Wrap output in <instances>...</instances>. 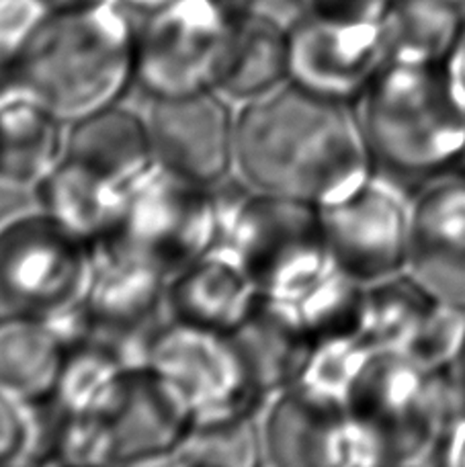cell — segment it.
Here are the masks:
<instances>
[{
	"mask_svg": "<svg viewBox=\"0 0 465 467\" xmlns=\"http://www.w3.org/2000/svg\"><path fill=\"white\" fill-rule=\"evenodd\" d=\"M236 171L253 191L320 210L377 174L355 105L328 101L292 82L238 107Z\"/></svg>",
	"mask_w": 465,
	"mask_h": 467,
	"instance_id": "obj_1",
	"label": "cell"
},
{
	"mask_svg": "<svg viewBox=\"0 0 465 467\" xmlns=\"http://www.w3.org/2000/svg\"><path fill=\"white\" fill-rule=\"evenodd\" d=\"M119 0L57 11L8 64V80L64 123L119 105L136 85L138 25Z\"/></svg>",
	"mask_w": 465,
	"mask_h": 467,
	"instance_id": "obj_2",
	"label": "cell"
},
{
	"mask_svg": "<svg viewBox=\"0 0 465 467\" xmlns=\"http://www.w3.org/2000/svg\"><path fill=\"white\" fill-rule=\"evenodd\" d=\"M355 109L381 177L418 191L460 171L465 101L451 66L388 62Z\"/></svg>",
	"mask_w": 465,
	"mask_h": 467,
	"instance_id": "obj_3",
	"label": "cell"
},
{
	"mask_svg": "<svg viewBox=\"0 0 465 467\" xmlns=\"http://www.w3.org/2000/svg\"><path fill=\"white\" fill-rule=\"evenodd\" d=\"M346 412L376 465H441L465 420V398L451 367L425 369L402 350L371 348L346 398Z\"/></svg>",
	"mask_w": 465,
	"mask_h": 467,
	"instance_id": "obj_4",
	"label": "cell"
},
{
	"mask_svg": "<svg viewBox=\"0 0 465 467\" xmlns=\"http://www.w3.org/2000/svg\"><path fill=\"white\" fill-rule=\"evenodd\" d=\"M223 203L222 244L234 250L263 297H294L335 265L320 207L259 191Z\"/></svg>",
	"mask_w": 465,
	"mask_h": 467,
	"instance_id": "obj_5",
	"label": "cell"
},
{
	"mask_svg": "<svg viewBox=\"0 0 465 467\" xmlns=\"http://www.w3.org/2000/svg\"><path fill=\"white\" fill-rule=\"evenodd\" d=\"M142 363L169 383L195 424L256 416L269 402L234 335L170 318L146 338Z\"/></svg>",
	"mask_w": 465,
	"mask_h": 467,
	"instance_id": "obj_6",
	"label": "cell"
},
{
	"mask_svg": "<svg viewBox=\"0 0 465 467\" xmlns=\"http://www.w3.org/2000/svg\"><path fill=\"white\" fill-rule=\"evenodd\" d=\"M95 248L62 230L44 212L0 228V316L64 322L82 312Z\"/></svg>",
	"mask_w": 465,
	"mask_h": 467,
	"instance_id": "obj_7",
	"label": "cell"
},
{
	"mask_svg": "<svg viewBox=\"0 0 465 467\" xmlns=\"http://www.w3.org/2000/svg\"><path fill=\"white\" fill-rule=\"evenodd\" d=\"M226 203L205 187L154 164L126 191L111 244L129 250L172 275L222 244ZM105 242V244H109Z\"/></svg>",
	"mask_w": 465,
	"mask_h": 467,
	"instance_id": "obj_8",
	"label": "cell"
},
{
	"mask_svg": "<svg viewBox=\"0 0 465 467\" xmlns=\"http://www.w3.org/2000/svg\"><path fill=\"white\" fill-rule=\"evenodd\" d=\"M236 25L212 0H174L138 25L136 85L150 99L215 90Z\"/></svg>",
	"mask_w": 465,
	"mask_h": 467,
	"instance_id": "obj_9",
	"label": "cell"
},
{
	"mask_svg": "<svg viewBox=\"0 0 465 467\" xmlns=\"http://www.w3.org/2000/svg\"><path fill=\"white\" fill-rule=\"evenodd\" d=\"M320 212L332 263L353 279L369 287L408 271L412 248L408 189L376 174L353 195Z\"/></svg>",
	"mask_w": 465,
	"mask_h": 467,
	"instance_id": "obj_10",
	"label": "cell"
},
{
	"mask_svg": "<svg viewBox=\"0 0 465 467\" xmlns=\"http://www.w3.org/2000/svg\"><path fill=\"white\" fill-rule=\"evenodd\" d=\"M287 33L289 82L328 101L356 105L388 62L384 23H340L304 15Z\"/></svg>",
	"mask_w": 465,
	"mask_h": 467,
	"instance_id": "obj_11",
	"label": "cell"
},
{
	"mask_svg": "<svg viewBox=\"0 0 465 467\" xmlns=\"http://www.w3.org/2000/svg\"><path fill=\"white\" fill-rule=\"evenodd\" d=\"M146 123L162 169L205 187L236 169V113L215 90L152 99Z\"/></svg>",
	"mask_w": 465,
	"mask_h": 467,
	"instance_id": "obj_12",
	"label": "cell"
},
{
	"mask_svg": "<svg viewBox=\"0 0 465 467\" xmlns=\"http://www.w3.org/2000/svg\"><path fill=\"white\" fill-rule=\"evenodd\" d=\"M267 462L289 467H376L345 406L287 388L269 400L261 427Z\"/></svg>",
	"mask_w": 465,
	"mask_h": 467,
	"instance_id": "obj_13",
	"label": "cell"
},
{
	"mask_svg": "<svg viewBox=\"0 0 465 467\" xmlns=\"http://www.w3.org/2000/svg\"><path fill=\"white\" fill-rule=\"evenodd\" d=\"M169 283L170 275L146 258L111 242L97 246L93 277L82 304L87 335L136 348V338L150 335L148 327L166 310Z\"/></svg>",
	"mask_w": 465,
	"mask_h": 467,
	"instance_id": "obj_14",
	"label": "cell"
},
{
	"mask_svg": "<svg viewBox=\"0 0 465 467\" xmlns=\"http://www.w3.org/2000/svg\"><path fill=\"white\" fill-rule=\"evenodd\" d=\"M113 465H169L193 429V416L169 383L144 363L131 367L107 416Z\"/></svg>",
	"mask_w": 465,
	"mask_h": 467,
	"instance_id": "obj_15",
	"label": "cell"
},
{
	"mask_svg": "<svg viewBox=\"0 0 465 467\" xmlns=\"http://www.w3.org/2000/svg\"><path fill=\"white\" fill-rule=\"evenodd\" d=\"M408 271L465 312V177L453 172L412 195Z\"/></svg>",
	"mask_w": 465,
	"mask_h": 467,
	"instance_id": "obj_16",
	"label": "cell"
},
{
	"mask_svg": "<svg viewBox=\"0 0 465 467\" xmlns=\"http://www.w3.org/2000/svg\"><path fill=\"white\" fill-rule=\"evenodd\" d=\"M263 302L234 250L218 244L170 277L166 310L172 320L236 335Z\"/></svg>",
	"mask_w": 465,
	"mask_h": 467,
	"instance_id": "obj_17",
	"label": "cell"
},
{
	"mask_svg": "<svg viewBox=\"0 0 465 467\" xmlns=\"http://www.w3.org/2000/svg\"><path fill=\"white\" fill-rule=\"evenodd\" d=\"M68 123L6 78L0 88V181L36 189L66 154Z\"/></svg>",
	"mask_w": 465,
	"mask_h": 467,
	"instance_id": "obj_18",
	"label": "cell"
},
{
	"mask_svg": "<svg viewBox=\"0 0 465 467\" xmlns=\"http://www.w3.org/2000/svg\"><path fill=\"white\" fill-rule=\"evenodd\" d=\"M39 212L88 246L109 242L119 228L126 189L66 156L36 187Z\"/></svg>",
	"mask_w": 465,
	"mask_h": 467,
	"instance_id": "obj_19",
	"label": "cell"
},
{
	"mask_svg": "<svg viewBox=\"0 0 465 467\" xmlns=\"http://www.w3.org/2000/svg\"><path fill=\"white\" fill-rule=\"evenodd\" d=\"M68 332L39 316H0V391L39 408L54 400Z\"/></svg>",
	"mask_w": 465,
	"mask_h": 467,
	"instance_id": "obj_20",
	"label": "cell"
},
{
	"mask_svg": "<svg viewBox=\"0 0 465 467\" xmlns=\"http://www.w3.org/2000/svg\"><path fill=\"white\" fill-rule=\"evenodd\" d=\"M66 156L126 191L156 164L146 117L121 103L68 125Z\"/></svg>",
	"mask_w": 465,
	"mask_h": 467,
	"instance_id": "obj_21",
	"label": "cell"
},
{
	"mask_svg": "<svg viewBox=\"0 0 465 467\" xmlns=\"http://www.w3.org/2000/svg\"><path fill=\"white\" fill-rule=\"evenodd\" d=\"M289 82L287 25L254 16L238 25L215 85L232 105H248L275 93Z\"/></svg>",
	"mask_w": 465,
	"mask_h": 467,
	"instance_id": "obj_22",
	"label": "cell"
},
{
	"mask_svg": "<svg viewBox=\"0 0 465 467\" xmlns=\"http://www.w3.org/2000/svg\"><path fill=\"white\" fill-rule=\"evenodd\" d=\"M138 365L126 347L97 335L74 338L66 350L60 381L52 404L77 416H107L126 388L131 367Z\"/></svg>",
	"mask_w": 465,
	"mask_h": 467,
	"instance_id": "obj_23",
	"label": "cell"
},
{
	"mask_svg": "<svg viewBox=\"0 0 465 467\" xmlns=\"http://www.w3.org/2000/svg\"><path fill=\"white\" fill-rule=\"evenodd\" d=\"M460 5L455 0H392L384 19L386 60L451 66L465 33Z\"/></svg>",
	"mask_w": 465,
	"mask_h": 467,
	"instance_id": "obj_24",
	"label": "cell"
},
{
	"mask_svg": "<svg viewBox=\"0 0 465 467\" xmlns=\"http://www.w3.org/2000/svg\"><path fill=\"white\" fill-rule=\"evenodd\" d=\"M234 338L269 400L294 386L314 345L285 304L269 297Z\"/></svg>",
	"mask_w": 465,
	"mask_h": 467,
	"instance_id": "obj_25",
	"label": "cell"
},
{
	"mask_svg": "<svg viewBox=\"0 0 465 467\" xmlns=\"http://www.w3.org/2000/svg\"><path fill=\"white\" fill-rule=\"evenodd\" d=\"M277 302L285 304L314 343L326 338L363 337L367 285L353 279L336 265L324 271L300 294Z\"/></svg>",
	"mask_w": 465,
	"mask_h": 467,
	"instance_id": "obj_26",
	"label": "cell"
},
{
	"mask_svg": "<svg viewBox=\"0 0 465 467\" xmlns=\"http://www.w3.org/2000/svg\"><path fill=\"white\" fill-rule=\"evenodd\" d=\"M443 299L404 271L367 287L363 337L376 348L404 350Z\"/></svg>",
	"mask_w": 465,
	"mask_h": 467,
	"instance_id": "obj_27",
	"label": "cell"
},
{
	"mask_svg": "<svg viewBox=\"0 0 465 467\" xmlns=\"http://www.w3.org/2000/svg\"><path fill=\"white\" fill-rule=\"evenodd\" d=\"M263 432L256 416H244L193 424L169 465L253 467L263 462Z\"/></svg>",
	"mask_w": 465,
	"mask_h": 467,
	"instance_id": "obj_28",
	"label": "cell"
},
{
	"mask_svg": "<svg viewBox=\"0 0 465 467\" xmlns=\"http://www.w3.org/2000/svg\"><path fill=\"white\" fill-rule=\"evenodd\" d=\"M371 348L363 337L318 340L312 345L292 388L346 408V398Z\"/></svg>",
	"mask_w": 465,
	"mask_h": 467,
	"instance_id": "obj_29",
	"label": "cell"
},
{
	"mask_svg": "<svg viewBox=\"0 0 465 467\" xmlns=\"http://www.w3.org/2000/svg\"><path fill=\"white\" fill-rule=\"evenodd\" d=\"M465 332V312L441 302L422 324L418 335L402 353L430 371L447 369L455 361Z\"/></svg>",
	"mask_w": 465,
	"mask_h": 467,
	"instance_id": "obj_30",
	"label": "cell"
},
{
	"mask_svg": "<svg viewBox=\"0 0 465 467\" xmlns=\"http://www.w3.org/2000/svg\"><path fill=\"white\" fill-rule=\"evenodd\" d=\"M37 441V408L0 391V465L33 462Z\"/></svg>",
	"mask_w": 465,
	"mask_h": 467,
	"instance_id": "obj_31",
	"label": "cell"
},
{
	"mask_svg": "<svg viewBox=\"0 0 465 467\" xmlns=\"http://www.w3.org/2000/svg\"><path fill=\"white\" fill-rule=\"evenodd\" d=\"M52 15L44 0H0V57L11 64Z\"/></svg>",
	"mask_w": 465,
	"mask_h": 467,
	"instance_id": "obj_32",
	"label": "cell"
},
{
	"mask_svg": "<svg viewBox=\"0 0 465 467\" xmlns=\"http://www.w3.org/2000/svg\"><path fill=\"white\" fill-rule=\"evenodd\" d=\"M392 0H305V15L340 23L381 25Z\"/></svg>",
	"mask_w": 465,
	"mask_h": 467,
	"instance_id": "obj_33",
	"label": "cell"
},
{
	"mask_svg": "<svg viewBox=\"0 0 465 467\" xmlns=\"http://www.w3.org/2000/svg\"><path fill=\"white\" fill-rule=\"evenodd\" d=\"M441 465L465 467V420L460 424V429L453 432L450 443H447Z\"/></svg>",
	"mask_w": 465,
	"mask_h": 467,
	"instance_id": "obj_34",
	"label": "cell"
},
{
	"mask_svg": "<svg viewBox=\"0 0 465 467\" xmlns=\"http://www.w3.org/2000/svg\"><path fill=\"white\" fill-rule=\"evenodd\" d=\"M451 72H453V78H455V82H458L460 93L465 101V33L460 41L458 52H455L453 60H451Z\"/></svg>",
	"mask_w": 465,
	"mask_h": 467,
	"instance_id": "obj_35",
	"label": "cell"
},
{
	"mask_svg": "<svg viewBox=\"0 0 465 467\" xmlns=\"http://www.w3.org/2000/svg\"><path fill=\"white\" fill-rule=\"evenodd\" d=\"M123 6H128L129 11H140L144 15H150L160 11V8L172 5L174 0H119Z\"/></svg>",
	"mask_w": 465,
	"mask_h": 467,
	"instance_id": "obj_36",
	"label": "cell"
},
{
	"mask_svg": "<svg viewBox=\"0 0 465 467\" xmlns=\"http://www.w3.org/2000/svg\"><path fill=\"white\" fill-rule=\"evenodd\" d=\"M451 373L455 381H458V386L461 389V394L465 398V332H463V338H461V345L458 355H455V361L451 365Z\"/></svg>",
	"mask_w": 465,
	"mask_h": 467,
	"instance_id": "obj_37",
	"label": "cell"
},
{
	"mask_svg": "<svg viewBox=\"0 0 465 467\" xmlns=\"http://www.w3.org/2000/svg\"><path fill=\"white\" fill-rule=\"evenodd\" d=\"M44 3L49 6V11L57 13V11H72V8L97 5L101 3V0H44Z\"/></svg>",
	"mask_w": 465,
	"mask_h": 467,
	"instance_id": "obj_38",
	"label": "cell"
},
{
	"mask_svg": "<svg viewBox=\"0 0 465 467\" xmlns=\"http://www.w3.org/2000/svg\"><path fill=\"white\" fill-rule=\"evenodd\" d=\"M6 78H8V64L3 60V57H0V88H3Z\"/></svg>",
	"mask_w": 465,
	"mask_h": 467,
	"instance_id": "obj_39",
	"label": "cell"
},
{
	"mask_svg": "<svg viewBox=\"0 0 465 467\" xmlns=\"http://www.w3.org/2000/svg\"><path fill=\"white\" fill-rule=\"evenodd\" d=\"M460 174H463V177H465V156H463V162H461V166H460V171H458Z\"/></svg>",
	"mask_w": 465,
	"mask_h": 467,
	"instance_id": "obj_40",
	"label": "cell"
},
{
	"mask_svg": "<svg viewBox=\"0 0 465 467\" xmlns=\"http://www.w3.org/2000/svg\"><path fill=\"white\" fill-rule=\"evenodd\" d=\"M455 3H465V0H455Z\"/></svg>",
	"mask_w": 465,
	"mask_h": 467,
	"instance_id": "obj_41",
	"label": "cell"
}]
</instances>
